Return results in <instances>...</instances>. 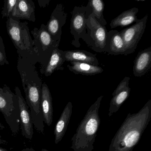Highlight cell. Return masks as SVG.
I'll return each mask as SVG.
<instances>
[{
  "instance_id": "obj_3",
  "label": "cell",
  "mask_w": 151,
  "mask_h": 151,
  "mask_svg": "<svg viewBox=\"0 0 151 151\" xmlns=\"http://www.w3.org/2000/svg\"><path fill=\"white\" fill-rule=\"evenodd\" d=\"M6 29L18 55L36 65L39 62L38 55L33 46L28 23L9 17L7 20Z\"/></svg>"
},
{
  "instance_id": "obj_24",
  "label": "cell",
  "mask_w": 151,
  "mask_h": 151,
  "mask_svg": "<svg viewBox=\"0 0 151 151\" xmlns=\"http://www.w3.org/2000/svg\"><path fill=\"white\" fill-rule=\"evenodd\" d=\"M50 0H38L39 5L41 8H45L50 3Z\"/></svg>"
},
{
  "instance_id": "obj_13",
  "label": "cell",
  "mask_w": 151,
  "mask_h": 151,
  "mask_svg": "<svg viewBox=\"0 0 151 151\" xmlns=\"http://www.w3.org/2000/svg\"><path fill=\"white\" fill-rule=\"evenodd\" d=\"M104 53L111 55H125L124 42L118 31L112 30L107 32Z\"/></svg>"
},
{
  "instance_id": "obj_17",
  "label": "cell",
  "mask_w": 151,
  "mask_h": 151,
  "mask_svg": "<svg viewBox=\"0 0 151 151\" xmlns=\"http://www.w3.org/2000/svg\"><path fill=\"white\" fill-rule=\"evenodd\" d=\"M66 61L64 58L63 51L56 47L54 49L50 59L45 67L40 69V72L45 76H51L52 73L57 70H63V65Z\"/></svg>"
},
{
  "instance_id": "obj_12",
  "label": "cell",
  "mask_w": 151,
  "mask_h": 151,
  "mask_svg": "<svg viewBox=\"0 0 151 151\" xmlns=\"http://www.w3.org/2000/svg\"><path fill=\"white\" fill-rule=\"evenodd\" d=\"M35 3L32 0H17L9 17L17 21L26 20L35 22Z\"/></svg>"
},
{
  "instance_id": "obj_19",
  "label": "cell",
  "mask_w": 151,
  "mask_h": 151,
  "mask_svg": "<svg viewBox=\"0 0 151 151\" xmlns=\"http://www.w3.org/2000/svg\"><path fill=\"white\" fill-rule=\"evenodd\" d=\"M70 63L67 67L70 71L76 75L94 76L103 72V69L99 66L77 62H70Z\"/></svg>"
},
{
  "instance_id": "obj_22",
  "label": "cell",
  "mask_w": 151,
  "mask_h": 151,
  "mask_svg": "<svg viewBox=\"0 0 151 151\" xmlns=\"http://www.w3.org/2000/svg\"><path fill=\"white\" fill-rule=\"evenodd\" d=\"M17 1V0H5L1 12L2 18L7 17L8 19L10 17Z\"/></svg>"
},
{
  "instance_id": "obj_21",
  "label": "cell",
  "mask_w": 151,
  "mask_h": 151,
  "mask_svg": "<svg viewBox=\"0 0 151 151\" xmlns=\"http://www.w3.org/2000/svg\"><path fill=\"white\" fill-rule=\"evenodd\" d=\"M91 8L92 13L97 22L103 26H106L107 22L103 16L105 4L102 0H90L88 4Z\"/></svg>"
},
{
  "instance_id": "obj_27",
  "label": "cell",
  "mask_w": 151,
  "mask_h": 151,
  "mask_svg": "<svg viewBox=\"0 0 151 151\" xmlns=\"http://www.w3.org/2000/svg\"><path fill=\"white\" fill-rule=\"evenodd\" d=\"M22 151H35V150H34L33 148H32V147H31V148H29V147H27V148H24V149H23L22 150ZM41 151H48V150H47V149H42V150H41Z\"/></svg>"
},
{
  "instance_id": "obj_26",
  "label": "cell",
  "mask_w": 151,
  "mask_h": 151,
  "mask_svg": "<svg viewBox=\"0 0 151 151\" xmlns=\"http://www.w3.org/2000/svg\"><path fill=\"white\" fill-rule=\"evenodd\" d=\"M0 50L6 54V52H5V45H4V42H3V40L1 36H0Z\"/></svg>"
},
{
  "instance_id": "obj_6",
  "label": "cell",
  "mask_w": 151,
  "mask_h": 151,
  "mask_svg": "<svg viewBox=\"0 0 151 151\" xmlns=\"http://www.w3.org/2000/svg\"><path fill=\"white\" fill-rule=\"evenodd\" d=\"M86 34L82 40L94 52L104 53L107 31L106 26L97 22L93 13L86 21Z\"/></svg>"
},
{
  "instance_id": "obj_4",
  "label": "cell",
  "mask_w": 151,
  "mask_h": 151,
  "mask_svg": "<svg viewBox=\"0 0 151 151\" xmlns=\"http://www.w3.org/2000/svg\"><path fill=\"white\" fill-rule=\"evenodd\" d=\"M0 111L15 136L19 132L21 123L19 103L15 93L6 84L3 88L0 87Z\"/></svg>"
},
{
  "instance_id": "obj_11",
  "label": "cell",
  "mask_w": 151,
  "mask_h": 151,
  "mask_svg": "<svg viewBox=\"0 0 151 151\" xmlns=\"http://www.w3.org/2000/svg\"><path fill=\"white\" fill-rule=\"evenodd\" d=\"M129 77H125L117 86L112 93V98L110 101L109 109L108 116L111 117L120 109L124 102L129 98L130 93Z\"/></svg>"
},
{
  "instance_id": "obj_1",
  "label": "cell",
  "mask_w": 151,
  "mask_h": 151,
  "mask_svg": "<svg viewBox=\"0 0 151 151\" xmlns=\"http://www.w3.org/2000/svg\"><path fill=\"white\" fill-rule=\"evenodd\" d=\"M151 120V99L137 113H129L112 138L109 151H132Z\"/></svg>"
},
{
  "instance_id": "obj_20",
  "label": "cell",
  "mask_w": 151,
  "mask_h": 151,
  "mask_svg": "<svg viewBox=\"0 0 151 151\" xmlns=\"http://www.w3.org/2000/svg\"><path fill=\"white\" fill-rule=\"evenodd\" d=\"M138 11V9L137 7H133L124 11L112 20L110 23L111 29H114L117 27H124L132 23L136 22L138 19L137 17Z\"/></svg>"
},
{
  "instance_id": "obj_28",
  "label": "cell",
  "mask_w": 151,
  "mask_h": 151,
  "mask_svg": "<svg viewBox=\"0 0 151 151\" xmlns=\"http://www.w3.org/2000/svg\"><path fill=\"white\" fill-rule=\"evenodd\" d=\"M0 151H8L6 148H2V147H0Z\"/></svg>"
},
{
  "instance_id": "obj_15",
  "label": "cell",
  "mask_w": 151,
  "mask_h": 151,
  "mask_svg": "<svg viewBox=\"0 0 151 151\" xmlns=\"http://www.w3.org/2000/svg\"><path fill=\"white\" fill-rule=\"evenodd\" d=\"M151 67V47H147L138 53L134 61L133 75L137 77L145 76Z\"/></svg>"
},
{
  "instance_id": "obj_16",
  "label": "cell",
  "mask_w": 151,
  "mask_h": 151,
  "mask_svg": "<svg viewBox=\"0 0 151 151\" xmlns=\"http://www.w3.org/2000/svg\"><path fill=\"white\" fill-rule=\"evenodd\" d=\"M73 105L69 101L64 108L55 128V143L58 144L60 142L67 131L72 113Z\"/></svg>"
},
{
  "instance_id": "obj_8",
  "label": "cell",
  "mask_w": 151,
  "mask_h": 151,
  "mask_svg": "<svg viewBox=\"0 0 151 151\" xmlns=\"http://www.w3.org/2000/svg\"><path fill=\"white\" fill-rule=\"evenodd\" d=\"M147 18L148 15H146L141 19H138L132 26L119 32L125 46V55L133 53L137 49L145 32Z\"/></svg>"
},
{
  "instance_id": "obj_5",
  "label": "cell",
  "mask_w": 151,
  "mask_h": 151,
  "mask_svg": "<svg viewBox=\"0 0 151 151\" xmlns=\"http://www.w3.org/2000/svg\"><path fill=\"white\" fill-rule=\"evenodd\" d=\"M33 36V45L38 55L40 69L45 67L54 49L59 47L60 41L54 40L49 34L46 26L41 24L40 29L35 28L31 31Z\"/></svg>"
},
{
  "instance_id": "obj_25",
  "label": "cell",
  "mask_w": 151,
  "mask_h": 151,
  "mask_svg": "<svg viewBox=\"0 0 151 151\" xmlns=\"http://www.w3.org/2000/svg\"><path fill=\"white\" fill-rule=\"evenodd\" d=\"M5 126L1 123H0V129H5ZM7 143V142L6 141L5 139H2V137H1V135L0 134V145H6V144Z\"/></svg>"
},
{
  "instance_id": "obj_23",
  "label": "cell",
  "mask_w": 151,
  "mask_h": 151,
  "mask_svg": "<svg viewBox=\"0 0 151 151\" xmlns=\"http://www.w3.org/2000/svg\"><path fill=\"white\" fill-rule=\"evenodd\" d=\"M9 64L8 61L7 60L6 54L3 53L1 50H0V65L4 66L5 64Z\"/></svg>"
},
{
  "instance_id": "obj_14",
  "label": "cell",
  "mask_w": 151,
  "mask_h": 151,
  "mask_svg": "<svg viewBox=\"0 0 151 151\" xmlns=\"http://www.w3.org/2000/svg\"><path fill=\"white\" fill-rule=\"evenodd\" d=\"M40 106L44 123L47 126H51L53 116L52 99L50 90L45 83L42 84L41 87Z\"/></svg>"
},
{
  "instance_id": "obj_10",
  "label": "cell",
  "mask_w": 151,
  "mask_h": 151,
  "mask_svg": "<svg viewBox=\"0 0 151 151\" xmlns=\"http://www.w3.org/2000/svg\"><path fill=\"white\" fill-rule=\"evenodd\" d=\"M67 18V14L64 10L63 4H57L46 25L48 32L55 41H60L62 29L66 24Z\"/></svg>"
},
{
  "instance_id": "obj_18",
  "label": "cell",
  "mask_w": 151,
  "mask_h": 151,
  "mask_svg": "<svg viewBox=\"0 0 151 151\" xmlns=\"http://www.w3.org/2000/svg\"><path fill=\"white\" fill-rule=\"evenodd\" d=\"M63 53L66 61L84 63L95 66L99 64L96 54L85 50H68L63 51Z\"/></svg>"
},
{
  "instance_id": "obj_7",
  "label": "cell",
  "mask_w": 151,
  "mask_h": 151,
  "mask_svg": "<svg viewBox=\"0 0 151 151\" xmlns=\"http://www.w3.org/2000/svg\"><path fill=\"white\" fill-rule=\"evenodd\" d=\"M92 13L91 8L88 4L86 6H75L73 9L70 24V32L73 38L71 44L77 48L80 47L79 40L86 34V21Z\"/></svg>"
},
{
  "instance_id": "obj_9",
  "label": "cell",
  "mask_w": 151,
  "mask_h": 151,
  "mask_svg": "<svg viewBox=\"0 0 151 151\" xmlns=\"http://www.w3.org/2000/svg\"><path fill=\"white\" fill-rule=\"evenodd\" d=\"M16 95L18 99L20 110V126L22 135L27 139H32L33 137V124L31 116L30 111L24 98L20 88L16 86L14 89Z\"/></svg>"
},
{
  "instance_id": "obj_2",
  "label": "cell",
  "mask_w": 151,
  "mask_h": 151,
  "mask_svg": "<svg viewBox=\"0 0 151 151\" xmlns=\"http://www.w3.org/2000/svg\"><path fill=\"white\" fill-rule=\"evenodd\" d=\"M103 95L89 108L71 138L70 148L73 151H93L101 120L99 110Z\"/></svg>"
}]
</instances>
